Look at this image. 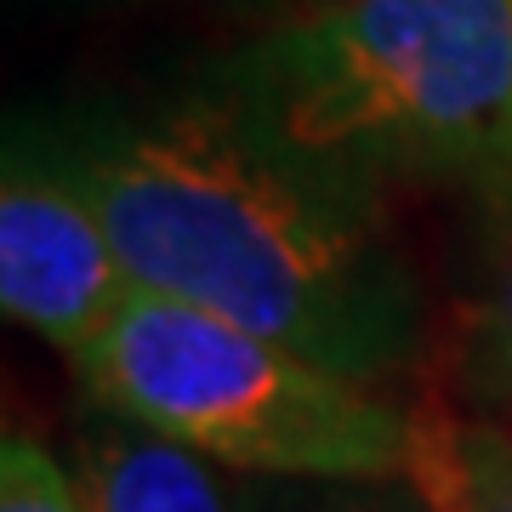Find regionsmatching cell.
<instances>
[{"mask_svg":"<svg viewBox=\"0 0 512 512\" xmlns=\"http://www.w3.org/2000/svg\"><path fill=\"white\" fill-rule=\"evenodd\" d=\"M137 291L382 382L421 348V296L365 183L245 120L183 114L80 165Z\"/></svg>","mask_w":512,"mask_h":512,"instance_id":"6da1fadb","label":"cell"},{"mask_svg":"<svg viewBox=\"0 0 512 512\" xmlns=\"http://www.w3.org/2000/svg\"><path fill=\"white\" fill-rule=\"evenodd\" d=\"M245 120L313 165L512 177V0H330L245 57Z\"/></svg>","mask_w":512,"mask_h":512,"instance_id":"7a4b0ae2","label":"cell"},{"mask_svg":"<svg viewBox=\"0 0 512 512\" xmlns=\"http://www.w3.org/2000/svg\"><path fill=\"white\" fill-rule=\"evenodd\" d=\"M80 376L109 416L239 473L296 484H404L416 410L268 336L131 291Z\"/></svg>","mask_w":512,"mask_h":512,"instance_id":"3957f363","label":"cell"},{"mask_svg":"<svg viewBox=\"0 0 512 512\" xmlns=\"http://www.w3.org/2000/svg\"><path fill=\"white\" fill-rule=\"evenodd\" d=\"M137 291L92 194L63 177L6 171L0 188V308L74 365Z\"/></svg>","mask_w":512,"mask_h":512,"instance_id":"277c9868","label":"cell"},{"mask_svg":"<svg viewBox=\"0 0 512 512\" xmlns=\"http://www.w3.org/2000/svg\"><path fill=\"white\" fill-rule=\"evenodd\" d=\"M74 490L86 512H228L205 456L126 416L97 421L80 439Z\"/></svg>","mask_w":512,"mask_h":512,"instance_id":"5b68a950","label":"cell"},{"mask_svg":"<svg viewBox=\"0 0 512 512\" xmlns=\"http://www.w3.org/2000/svg\"><path fill=\"white\" fill-rule=\"evenodd\" d=\"M410 490L427 512H512V421L495 416H416Z\"/></svg>","mask_w":512,"mask_h":512,"instance_id":"8992f818","label":"cell"},{"mask_svg":"<svg viewBox=\"0 0 512 512\" xmlns=\"http://www.w3.org/2000/svg\"><path fill=\"white\" fill-rule=\"evenodd\" d=\"M0 512H86L74 478L35 433H6L0 444Z\"/></svg>","mask_w":512,"mask_h":512,"instance_id":"52a82bcc","label":"cell"},{"mask_svg":"<svg viewBox=\"0 0 512 512\" xmlns=\"http://www.w3.org/2000/svg\"><path fill=\"white\" fill-rule=\"evenodd\" d=\"M461 365H467L473 399H484V410L512 416V268L501 274L495 296L467 330V359Z\"/></svg>","mask_w":512,"mask_h":512,"instance_id":"ba28073f","label":"cell"},{"mask_svg":"<svg viewBox=\"0 0 512 512\" xmlns=\"http://www.w3.org/2000/svg\"><path fill=\"white\" fill-rule=\"evenodd\" d=\"M262 512H427L421 495L404 484V490H387V484H313V490L279 495Z\"/></svg>","mask_w":512,"mask_h":512,"instance_id":"9c48e42d","label":"cell"},{"mask_svg":"<svg viewBox=\"0 0 512 512\" xmlns=\"http://www.w3.org/2000/svg\"><path fill=\"white\" fill-rule=\"evenodd\" d=\"M296 6H302V12H319V6H330V0H296ZM302 12H296V18H302Z\"/></svg>","mask_w":512,"mask_h":512,"instance_id":"30bf717a","label":"cell"}]
</instances>
